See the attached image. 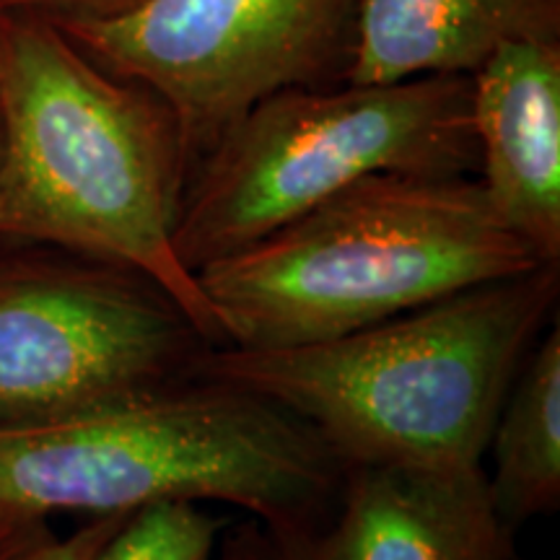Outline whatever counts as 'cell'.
Returning <instances> with one entry per match:
<instances>
[{
  "label": "cell",
  "mask_w": 560,
  "mask_h": 560,
  "mask_svg": "<svg viewBox=\"0 0 560 560\" xmlns=\"http://www.w3.org/2000/svg\"><path fill=\"white\" fill-rule=\"evenodd\" d=\"M560 262L296 348H210L198 374L260 395L340 467H482L511 384L558 314Z\"/></svg>",
  "instance_id": "cell-1"
},
{
  "label": "cell",
  "mask_w": 560,
  "mask_h": 560,
  "mask_svg": "<svg viewBox=\"0 0 560 560\" xmlns=\"http://www.w3.org/2000/svg\"><path fill=\"white\" fill-rule=\"evenodd\" d=\"M0 234L149 272L229 346L174 249L192 164L170 104L86 58L50 19L0 13Z\"/></svg>",
  "instance_id": "cell-2"
},
{
  "label": "cell",
  "mask_w": 560,
  "mask_h": 560,
  "mask_svg": "<svg viewBox=\"0 0 560 560\" xmlns=\"http://www.w3.org/2000/svg\"><path fill=\"white\" fill-rule=\"evenodd\" d=\"M545 265L478 177L374 174L195 272L234 348L325 342Z\"/></svg>",
  "instance_id": "cell-3"
},
{
  "label": "cell",
  "mask_w": 560,
  "mask_h": 560,
  "mask_svg": "<svg viewBox=\"0 0 560 560\" xmlns=\"http://www.w3.org/2000/svg\"><path fill=\"white\" fill-rule=\"evenodd\" d=\"M340 480L310 425L200 374L107 408L0 425V506L42 520L156 501L229 503L285 540L330 514Z\"/></svg>",
  "instance_id": "cell-4"
},
{
  "label": "cell",
  "mask_w": 560,
  "mask_h": 560,
  "mask_svg": "<svg viewBox=\"0 0 560 560\" xmlns=\"http://www.w3.org/2000/svg\"><path fill=\"white\" fill-rule=\"evenodd\" d=\"M374 174L475 177L472 75L265 96L192 170L174 249L198 272Z\"/></svg>",
  "instance_id": "cell-5"
},
{
  "label": "cell",
  "mask_w": 560,
  "mask_h": 560,
  "mask_svg": "<svg viewBox=\"0 0 560 560\" xmlns=\"http://www.w3.org/2000/svg\"><path fill=\"white\" fill-rule=\"evenodd\" d=\"M210 348L149 272L0 234V425L75 416L187 382Z\"/></svg>",
  "instance_id": "cell-6"
},
{
  "label": "cell",
  "mask_w": 560,
  "mask_h": 560,
  "mask_svg": "<svg viewBox=\"0 0 560 560\" xmlns=\"http://www.w3.org/2000/svg\"><path fill=\"white\" fill-rule=\"evenodd\" d=\"M361 0H151L120 19L52 21L96 66L177 115L192 170L265 96L346 79Z\"/></svg>",
  "instance_id": "cell-7"
},
{
  "label": "cell",
  "mask_w": 560,
  "mask_h": 560,
  "mask_svg": "<svg viewBox=\"0 0 560 560\" xmlns=\"http://www.w3.org/2000/svg\"><path fill=\"white\" fill-rule=\"evenodd\" d=\"M268 560L524 558L490 499L486 467H342L330 514L285 540L268 537Z\"/></svg>",
  "instance_id": "cell-8"
},
{
  "label": "cell",
  "mask_w": 560,
  "mask_h": 560,
  "mask_svg": "<svg viewBox=\"0 0 560 560\" xmlns=\"http://www.w3.org/2000/svg\"><path fill=\"white\" fill-rule=\"evenodd\" d=\"M472 130L490 206L560 262V42L509 45L472 75Z\"/></svg>",
  "instance_id": "cell-9"
},
{
  "label": "cell",
  "mask_w": 560,
  "mask_h": 560,
  "mask_svg": "<svg viewBox=\"0 0 560 560\" xmlns=\"http://www.w3.org/2000/svg\"><path fill=\"white\" fill-rule=\"evenodd\" d=\"M560 42V0H361L342 83L475 75L520 42Z\"/></svg>",
  "instance_id": "cell-10"
},
{
  "label": "cell",
  "mask_w": 560,
  "mask_h": 560,
  "mask_svg": "<svg viewBox=\"0 0 560 560\" xmlns=\"http://www.w3.org/2000/svg\"><path fill=\"white\" fill-rule=\"evenodd\" d=\"M488 493L499 516L520 532L560 506V330L558 322L532 348L511 384L488 444Z\"/></svg>",
  "instance_id": "cell-11"
},
{
  "label": "cell",
  "mask_w": 560,
  "mask_h": 560,
  "mask_svg": "<svg viewBox=\"0 0 560 560\" xmlns=\"http://www.w3.org/2000/svg\"><path fill=\"white\" fill-rule=\"evenodd\" d=\"M219 535L202 503L156 501L132 509L91 560H219Z\"/></svg>",
  "instance_id": "cell-12"
},
{
  "label": "cell",
  "mask_w": 560,
  "mask_h": 560,
  "mask_svg": "<svg viewBox=\"0 0 560 560\" xmlns=\"http://www.w3.org/2000/svg\"><path fill=\"white\" fill-rule=\"evenodd\" d=\"M128 514L130 511L109 516H91L83 527L70 532L68 537H47L45 542L34 545L32 550H26L24 556L16 560H91L96 556V550L109 540L112 532L120 527V522Z\"/></svg>",
  "instance_id": "cell-13"
},
{
  "label": "cell",
  "mask_w": 560,
  "mask_h": 560,
  "mask_svg": "<svg viewBox=\"0 0 560 560\" xmlns=\"http://www.w3.org/2000/svg\"><path fill=\"white\" fill-rule=\"evenodd\" d=\"M151 0H0V13H34L50 21L120 19Z\"/></svg>",
  "instance_id": "cell-14"
},
{
  "label": "cell",
  "mask_w": 560,
  "mask_h": 560,
  "mask_svg": "<svg viewBox=\"0 0 560 560\" xmlns=\"http://www.w3.org/2000/svg\"><path fill=\"white\" fill-rule=\"evenodd\" d=\"M52 535L50 524L42 516L0 506V560H16Z\"/></svg>",
  "instance_id": "cell-15"
},
{
  "label": "cell",
  "mask_w": 560,
  "mask_h": 560,
  "mask_svg": "<svg viewBox=\"0 0 560 560\" xmlns=\"http://www.w3.org/2000/svg\"><path fill=\"white\" fill-rule=\"evenodd\" d=\"M219 560H268V537L257 522L244 524L221 545Z\"/></svg>",
  "instance_id": "cell-16"
},
{
  "label": "cell",
  "mask_w": 560,
  "mask_h": 560,
  "mask_svg": "<svg viewBox=\"0 0 560 560\" xmlns=\"http://www.w3.org/2000/svg\"><path fill=\"white\" fill-rule=\"evenodd\" d=\"M0 170H3V115H0Z\"/></svg>",
  "instance_id": "cell-17"
}]
</instances>
